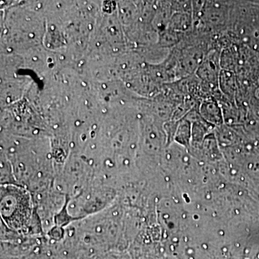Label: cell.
Returning a JSON list of instances; mask_svg holds the SVG:
<instances>
[{
  "label": "cell",
  "instance_id": "6da1fadb",
  "mask_svg": "<svg viewBox=\"0 0 259 259\" xmlns=\"http://www.w3.org/2000/svg\"><path fill=\"white\" fill-rule=\"evenodd\" d=\"M1 214L9 228L17 231L28 229L32 204L28 192L16 186H4L1 191Z\"/></svg>",
  "mask_w": 259,
  "mask_h": 259
},
{
  "label": "cell",
  "instance_id": "7a4b0ae2",
  "mask_svg": "<svg viewBox=\"0 0 259 259\" xmlns=\"http://www.w3.org/2000/svg\"><path fill=\"white\" fill-rule=\"evenodd\" d=\"M201 113L207 120L218 122L221 121L222 112L214 102H205L201 107Z\"/></svg>",
  "mask_w": 259,
  "mask_h": 259
},
{
  "label": "cell",
  "instance_id": "3957f363",
  "mask_svg": "<svg viewBox=\"0 0 259 259\" xmlns=\"http://www.w3.org/2000/svg\"><path fill=\"white\" fill-rule=\"evenodd\" d=\"M30 37H34V34L30 33Z\"/></svg>",
  "mask_w": 259,
  "mask_h": 259
},
{
  "label": "cell",
  "instance_id": "277c9868",
  "mask_svg": "<svg viewBox=\"0 0 259 259\" xmlns=\"http://www.w3.org/2000/svg\"><path fill=\"white\" fill-rule=\"evenodd\" d=\"M122 69H125V67H126L125 65V64L122 65Z\"/></svg>",
  "mask_w": 259,
  "mask_h": 259
},
{
  "label": "cell",
  "instance_id": "5b68a950",
  "mask_svg": "<svg viewBox=\"0 0 259 259\" xmlns=\"http://www.w3.org/2000/svg\"><path fill=\"white\" fill-rule=\"evenodd\" d=\"M89 28L92 29V25H89Z\"/></svg>",
  "mask_w": 259,
  "mask_h": 259
},
{
  "label": "cell",
  "instance_id": "8992f818",
  "mask_svg": "<svg viewBox=\"0 0 259 259\" xmlns=\"http://www.w3.org/2000/svg\"><path fill=\"white\" fill-rule=\"evenodd\" d=\"M76 125H79V122H76Z\"/></svg>",
  "mask_w": 259,
  "mask_h": 259
},
{
  "label": "cell",
  "instance_id": "52a82bcc",
  "mask_svg": "<svg viewBox=\"0 0 259 259\" xmlns=\"http://www.w3.org/2000/svg\"><path fill=\"white\" fill-rule=\"evenodd\" d=\"M82 85L83 86H86V83L83 82Z\"/></svg>",
  "mask_w": 259,
  "mask_h": 259
},
{
  "label": "cell",
  "instance_id": "ba28073f",
  "mask_svg": "<svg viewBox=\"0 0 259 259\" xmlns=\"http://www.w3.org/2000/svg\"><path fill=\"white\" fill-rule=\"evenodd\" d=\"M8 51H12V49H10H10H8Z\"/></svg>",
  "mask_w": 259,
  "mask_h": 259
},
{
  "label": "cell",
  "instance_id": "9c48e42d",
  "mask_svg": "<svg viewBox=\"0 0 259 259\" xmlns=\"http://www.w3.org/2000/svg\"><path fill=\"white\" fill-rule=\"evenodd\" d=\"M33 59H34V60H37V58L36 57L33 58Z\"/></svg>",
  "mask_w": 259,
  "mask_h": 259
},
{
  "label": "cell",
  "instance_id": "30bf717a",
  "mask_svg": "<svg viewBox=\"0 0 259 259\" xmlns=\"http://www.w3.org/2000/svg\"><path fill=\"white\" fill-rule=\"evenodd\" d=\"M103 88H106V86H105V84H104V85H103Z\"/></svg>",
  "mask_w": 259,
  "mask_h": 259
}]
</instances>
